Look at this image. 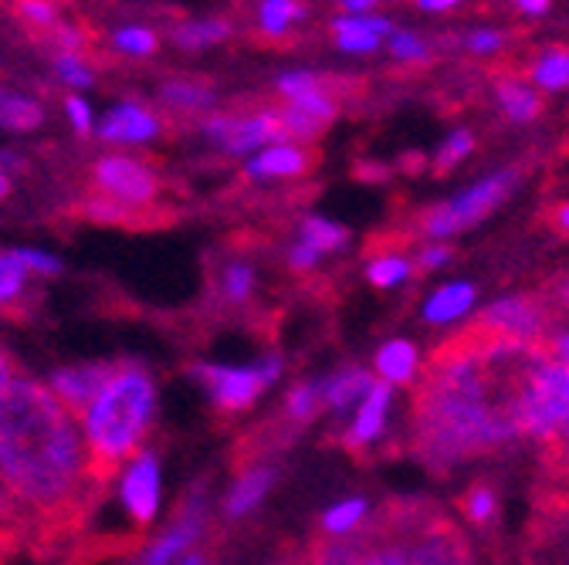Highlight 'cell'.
<instances>
[{
  "label": "cell",
  "instance_id": "cell-53",
  "mask_svg": "<svg viewBox=\"0 0 569 565\" xmlns=\"http://www.w3.org/2000/svg\"><path fill=\"white\" fill-rule=\"evenodd\" d=\"M516 4L526 11V14H542L549 8V0H516Z\"/></svg>",
  "mask_w": 569,
  "mask_h": 565
},
{
  "label": "cell",
  "instance_id": "cell-50",
  "mask_svg": "<svg viewBox=\"0 0 569 565\" xmlns=\"http://www.w3.org/2000/svg\"><path fill=\"white\" fill-rule=\"evenodd\" d=\"M18 518V508H14V502H11V494H8V487H4V481H0V522H14Z\"/></svg>",
  "mask_w": 569,
  "mask_h": 565
},
{
  "label": "cell",
  "instance_id": "cell-39",
  "mask_svg": "<svg viewBox=\"0 0 569 565\" xmlns=\"http://www.w3.org/2000/svg\"><path fill=\"white\" fill-rule=\"evenodd\" d=\"M11 251L31 271V278H51V274L61 271V261L54 254H48V251H38V248H11Z\"/></svg>",
  "mask_w": 569,
  "mask_h": 565
},
{
  "label": "cell",
  "instance_id": "cell-42",
  "mask_svg": "<svg viewBox=\"0 0 569 565\" xmlns=\"http://www.w3.org/2000/svg\"><path fill=\"white\" fill-rule=\"evenodd\" d=\"M51 44H54V51H79V54H86V31L79 24L61 21L51 31Z\"/></svg>",
  "mask_w": 569,
  "mask_h": 565
},
{
  "label": "cell",
  "instance_id": "cell-55",
  "mask_svg": "<svg viewBox=\"0 0 569 565\" xmlns=\"http://www.w3.org/2000/svg\"><path fill=\"white\" fill-rule=\"evenodd\" d=\"M556 228H559L562 234H569V203H562V206L556 210Z\"/></svg>",
  "mask_w": 569,
  "mask_h": 565
},
{
  "label": "cell",
  "instance_id": "cell-34",
  "mask_svg": "<svg viewBox=\"0 0 569 565\" xmlns=\"http://www.w3.org/2000/svg\"><path fill=\"white\" fill-rule=\"evenodd\" d=\"M14 14L31 31H54L61 24V4L58 0H14Z\"/></svg>",
  "mask_w": 569,
  "mask_h": 565
},
{
  "label": "cell",
  "instance_id": "cell-5",
  "mask_svg": "<svg viewBox=\"0 0 569 565\" xmlns=\"http://www.w3.org/2000/svg\"><path fill=\"white\" fill-rule=\"evenodd\" d=\"M92 193L116 203L126 214H139V210H150L160 193L163 180L160 173L132 153H106L92 163Z\"/></svg>",
  "mask_w": 569,
  "mask_h": 565
},
{
  "label": "cell",
  "instance_id": "cell-47",
  "mask_svg": "<svg viewBox=\"0 0 569 565\" xmlns=\"http://www.w3.org/2000/svg\"><path fill=\"white\" fill-rule=\"evenodd\" d=\"M498 44H502V34H498V31H475L468 38V48L475 54H491V51H498Z\"/></svg>",
  "mask_w": 569,
  "mask_h": 565
},
{
  "label": "cell",
  "instance_id": "cell-16",
  "mask_svg": "<svg viewBox=\"0 0 569 565\" xmlns=\"http://www.w3.org/2000/svg\"><path fill=\"white\" fill-rule=\"evenodd\" d=\"M274 467H268V464H254V467H244L238 477H234V484H231V491H228V498H224V515L228 518H244V515H251L264 498H268V491H271V484H274Z\"/></svg>",
  "mask_w": 569,
  "mask_h": 565
},
{
  "label": "cell",
  "instance_id": "cell-27",
  "mask_svg": "<svg viewBox=\"0 0 569 565\" xmlns=\"http://www.w3.org/2000/svg\"><path fill=\"white\" fill-rule=\"evenodd\" d=\"M31 271L14 258V251H0V309H11L28 299Z\"/></svg>",
  "mask_w": 569,
  "mask_h": 565
},
{
  "label": "cell",
  "instance_id": "cell-29",
  "mask_svg": "<svg viewBox=\"0 0 569 565\" xmlns=\"http://www.w3.org/2000/svg\"><path fill=\"white\" fill-rule=\"evenodd\" d=\"M377 370L383 383H407L417 370V349L410 342H387L377 356Z\"/></svg>",
  "mask_w": 569,
  "mask_h": 565
},
{
  "label": "cell",
  "instance_id": "cell-32",
  "mask_svg": "<svg viewBox=\"0 0 569 565\" xmlns=\"http://www.w3.org/2000/svg\"><path fill=\"white\" fill-rule=\"evenodd\" d=\"M322 406H326L322 383H299L289 390V396H284V413H289L292 423H309Z\"/></svg>",
  "mask_w": 569,
  "mask_h": 565
},
{
  "label": "cell",
  "instance_id": "cell-1",
  "mask_svg": "<svg viewBox=\"0 0 569 565\" xmlns=\"http://www.w3.org/2000/svg\"><path fill=\"white\" fill-rule=\"evenodd\" d=\"M536 356V345L481 332L441 349L417 396L420 457L435 467H448L509 444L519 434L516 386Z\"/></svg>",
  "mask_w": 569,
  "mask_h": 565
},
{
  "label": "cell",
  "instance_id": "cell-38",
  "mask_svg": "<svg viewBox=\"0 0 569 565\" xmlns=\"http://www.w3.org/2000/svg\"><path fill=\"white\" fill-rule=\"evenodd\" d=\"M64 119H68V125L76 129L79 135H92L96 125H99V119H96L89 99H86V95H76V92H71V95L64 99Z\"/></svg>",
  "mask_w": 569,
  "mask_h": 565
},
{
  "label": "cell",
  "instance_id": "cell-10",
  "mask_svg": "<svg viewBox=\"0 0 569 565\" xmlns=\"http://www.w3.org/2000/svg\"><path fill=\"white\" fill-rule=\"evenodd\" d=\"M207 491L203 487H193L187 494V502L177 515V522L170 528H163L160 538H153V545L142 552L139 565H177L183 555L193 552L197 538L203 535L207 528Z\"/></svg>",
  "mask_w": 569,
  "mask_h": 565
},
{
  "label": "cell",
  "instance_id": "cell-33",
  "mask_svg": "<svg viewBox=\"0 0 569 565\" xmlns=\"http://www.w3.org/2000/svg\"><path fill=\"white\" fill-rule=\"evenodd\" d=\"M221 295L231 305H244L254 295V268L244 261H231L221 271Z\"/></svg>",
  "mask_w": 569,
  "mask_h": 565
},
{
  "label": "cell",
  "instance_id": "cell-35",
  "mask_svg": "<svg viewBox=\"0 0 569 565\" xmlns=\"http://www.w3.org/2000/svg\"><path fill=\"white\" fill-rule=\"evenodd\" d=\"M532 82L546 92L569 89V54L566 51H549L546 58L536 61L532 68Z\"/></svg>",
  "mask_w": 569,
  "mask_h": 565
},
{
  "label": "cell",
  "instance_id": "cell-41",
  "mask_svg": "<svg viewBox=\"0 0 569 565\" xmlns=\"http://www.w3.org/2000/svg\"><path fill=\"white\" fill-rule=\"evenodd\" d=\"M82 214H86L89 221H99V224H126V221H129L126 210H119L116 203H109V200H102V196H96V193L82 203Z\"/></svg>",
  "mask_w": 569,
  "mask_h": 565
},
{
  "label": "cell",
  "instance_id": "cell-43",
  "mask_svg": "<svg viewBox=\"0 0 569 565\" xmlns=\"http://www.w3.org/2000/svg\"><path fill=\"white\" fill-rule=\"evenodd\" d=\"M465 512L471 522H488L495 515V494L488 487H475L465 498Z\"/></svg>",
  "mask_w": 569,
  "mask_h": 565
},
{
  "label": "cell",
  "instance_id": "cell-37",
  "mask_svg": "<svg viewBox=\"0 0 569 565\" xmlns=\"http://www.w3.org/2000/svg\"><path fill=\"white\" fill-rule=\"evenodd\" d=\"M370 281L377 289H397L400 281H407L410 274V261L407 258H397V254H387V258H377L370 261Z\"/></svg>",
  "mask_w": 569,
  "mask_h": 565
},
{
  "label": "cell",
  "instance_id": "cell-4",
  "mask_svg": "<svg viewBox=\"0 0 569 565\" xmlns=\"http://www.w3.org/2000/svg\"><path fill=\"white\" fill-rule=\"evenodd\" d=\"M516 423L519 434L542 441L569 431V363L539 352L526 366L516 386Z\"/></svg>",
  "mask_w": 569,
  "mask_h": 565
},
{
  "label": "cell",
  "instance_id": "cell-23",
  "mask_svg": "<svg viewBox=\"0 0 569 565\" xmlns=\"http://www.w3.org/2000/svg\"><path fill=\"white\" fill-rule=\"evenodd\" d=\"M370 390H373V380H370L363 370H339L336 376H329V380L322 383V400H326L336 413H342V410H349L352 403L367 400Z\"/></svg>",
  "mask_w": 569,
  "mask_h": 565
},
{
  "label": "cell",
  "instance_id": "cell-14",
  "mask_svg": "<svg viewBox=\"0 0 569 565\" xmlns=\"http://www.w3.org/2000/svg\"><path fill=\"white\" fill-rule=\"evenodd\" d=\"M278 95L284 99V105H292V109L319 119L322 125L332 122V115H336V102L326 92L322 79H316L309 72H284L278 79Z\"/></svg>",
  "mask_w": 569,
  "mask_h": 565
},
{
  "label": "cell",
  "instance_id": "cell-11",
  "mask_svg": "<svg viewBox=\"0 0 569 565\" xmlns=\"http://www.w3.org/2000/svg\"><path fill=\"white\" fill-rule=\"evenodd\" d=\"M160 132H163V119L150 105L132 102V99L116 102L106 115H99V125H96V135L109 147H119V153L153 143Z\"/></svg>",
  "mask_w": 569,
  "mask_h": 565
},
{
  "label": "cell",
  "instance_id": "cell-40",
  "mask_svg": "<svg viewBox=\"0 0 569 565\" xmlns=\"http://www.w3.org/2000/svg\"><path fill=\"white\" fill-rule=\"evenodd\" d=\"M471 147H475V139H471V132L468 129H458V132H451L448 139H445V147H441V153H438V170L445 173V170H451L461 157H468L471 153Z\"/></svg>",
  "mask_w": 569,
  "mask_h": 565
},
{
  "label": "cell",
  "instance_id": "cell-26",
  "mask_svg": "<svg viewBox=\"0 0 569 565\" xmlns=\"http://www.w3.org/2000/svg\"><path fill=\"white\" fill-rule=\"evenodd\" d=\"M109 48H112V54L129 58V61L153 58L160 48V34L150 24H122L109 34Z\"/></svg>",
  "mask_w": 569,
  "mask_h": 565
},
{
  "label": "cell",
  "instance_id": "cell-21",
  "mask_svg": "<svg viewBox=\"0 0 569 565\" xmlns=\"http://www.w3.org/2000/svg\"><path fill=\"white\" fill-rule=\"evenodd\" d=\"M160 102L170 112L197 115V112H207L213 105V89L207 82H197V79H173L160 89Z\"/></svg>",
  "mask_w": 569,
  "mask_h": 565
},
{
  "label": "cell",
  "instance_id": "cell-12",
  "mask_svg": "<svg viewBox=\"0 0 569 565\" xmlns=\"http://www.w3.org/2000/svg\"><path fill=\"white\" fill-rule=\"evenodd\" d=\"M546 329V312L532 299H502L491 309L478 315L475 332L491 335V339H509V342H526L532 345Z\"/></svg>",
  "mask_w": 569,
  "mask_h": 565
},
{
  "label": "cell",
  "instance_id": "cell-58",
  "mask_svg": "<svg viewBox=\"0 0 569 565\" xmlns=\"http://www.w3.org/2000/svg\"><path fill=\"white\" fill-rule=\"evenodd\" d=\"M562 302H566V305H569V285H566V289H562Z\"/></svg>",
  "mask_w": 569,
  "mask_h": 565
},
{
  "label": "cell",
  "instance_id": "cell-46",
  "mask_svg": "<svg viewBox=\"0 0 569 565\" xmlns=\"http://www.w3.org/2000/svg\"><path fill=\"white\" fill-rule=\"evenodd\" d=\"M319 258H322V254H319V251H312V248H309V244H302V241H299V244H292V251H289V264H292L296 271H312V268L319 264Z\"/></svg>",
  "mask_w": 569,
  "mask_h": 565
},
{
  "label": "cell",
  "instance_id": "cell-15",
  "mask_svg": "<svg viewBox=\"0 0 569 565\" xmlns=\"http://www.w3.org/2000/svg\"><path fill=\"white\" fill-rule=\"evenodd\" d=\"M312 167V153L296 147V143H274L261 153H254V160H248V176L251 180H289V176H302Z\"/></svg>",
  "mask_w": 569,
  "mask_h": 565
},
{
  "label": "cell",
  "instance_id": "cell-54",
  "mask_svg": "<svg viewBox=\"0 0 569 565\" xmlns=\"http://www.w3.org/2000/svg\"><path fill=\"white\" fill-rule=\"evenodd\" d=\"M377 0H342V8L346 11H352V14H360V11H367V8H373Z\"/></svg>",
  "mask_w": 569,
  "mask_h": 565
},
{
  "label": "cell",
  "instance_id": "cell-3",
  "mask_svg": "<svg viewBox=\"0 0 569 565\" xmlns=\"http://www.w3.org/2000/svg\"><path fill=\"white\" fill-rule=\"evenodd\" d=\"M157 380L147 370L136 363L112 366L106 386L79 413L82 441L99 481L116 474L139 451H147V437L157 420Z\"/></svg>",
  "mask_w": 569,
  "mask_h": 565
},
{
  "label": "cell",
  "instance_id": "cell-45",
  "mask_svg": "<svg viewBox=\"0 0 569 565\" xmlns=\"http://www.w3.org/2000/svg\"><path fill=\"white\" fill-rule=\"evenodd\" d=\"M546 444H549V464H552L556 471L569 474V431L556 434V437L546 441Z\"/></svg>",
  "mask_w": 569,
  "mask_h": 565
},
{
  "label": "cell",
  "instance_id": "cell-8",
  "mask_svg": "<svg viewBox=\"0 0 569 565\" xmlns=\"http://www.w3.org/2000/svg\"><path fill=\"white\" fill-rule=\"evenodd\" d=\"M116 498L136 528H147L163 505V471L153 451H139L116 471Z\"/></svg>",
  "mask_w": 569,
  "mask_h": 565
},
{
  "label": "cell",
  "instance_id": "cell-17",
  "mask_svg": "<svg viewBox=\"0 0 569 565\" xmlns=\"http://www.w3.org/2000/svg\"><path fill=\"white\" fill-rule=\"evenodd\" d=\"M390 383H373V390H370V396L363 400V406H360V413H356V420H352V427H349V434H346V447L352 451H360V447H367L370 441H377L380 434H383V423H387V413H390Z\"/></svg>",
  "mask_w": 569,
  "mask_h": 565
},
{
  "label": "cell",
  "instance_id": "cell-56",
  "mask_svg": "<svg viewBox=\"0 0 569 565\" xmlns=\"http://www.w3.org/2000/svg\"><path fill=\"white\" fill-rule=\"evenodd\" d=\"M11 183H14L11 173H8L4 167H0V200H8V196H11Z\"/></svg>",
  "mask_w": 569,
  "mask_h": 565
},
{
  "label": "cell",
  "instance_id": "cell-22",
  "mask_svg": "<svg viewBox=\"0 0 569 565\" xmlns=\"http://www.w3.org/2000/svg\"><path fill=\"white\" fill-rule=\"evenodd\" d=\"M173 44L180 51H203L210 44H221L231 38V21L224 18H193V21H180L173 28Z\"/></svg>",
  "mask_w": 569,
  "mask_h": 565
},
{
  "label": "cell",
  "instance_id": "cell-59",
  "mask_svg": "<svg viewBox=\"0 0 569 565\" xmlns=\"http://www.w3.org/2000/svg\"><path fill=\"white\" fill-rule=\"evenodd\" d=\"M0 525H4V522H0ZM0 545H4V528H0Z\"/></svg>",
  "mask_w": 569,
  "mask_h": 565
},
{
  "label": "cell",
  "instance_id": "cell-48",
  "mask_svg": "<svg viewBox=\"0 0 569 565\" xmlns=\"http://www.w3.org/2000/svg\"><path fill=\"white\" fill-rule=\"evenodd\" d=\"M451 261V248H445V244H435V248H427L423 254H420V268L423 271H435V268H441V264H448Z\"/></svg>",
  "mask_w": 569,
  "mask_h": 565
},
{
  "label": "cell",
  "instance_id": "cell-57",
  "mask_svg": "<svg viewBox=\"0 0 569 565\" xmlns=\"http://www.w3.org/2000/svg\"><path fill=\"white\" fill-rule=\"evenodd\" d=\"M177 565H203V555H200V552H190V555H183Z\"/></svg>",
  "mask_w": 569,
  "mask_h": 565
},
{
  "label": "cell",
  "instance_id": "cell-28",
  "mask_svg": "<svg viewBox=\"0 0 569 565\" xmlns=\"http://www.w3.org/2000/svg\"><path fill=\"white\" fill-rule=\"evenodd\" d=\"M51 68H54V79H58L64 89L76 92V95H82V92L92 89V82H96V72H92L89 58L79 54V51H58L54 61H51Z\"/></svg>",
  "mask_w": 569,
  "mask_h": 565
},
{
  "label": "cell",
  "instance_id": "cell-2",
  "mask_svg": "<svg viewBox=\"0 0 569 565\" xmlns=\"http://www.w3.org/2000/svg\"><path fill=\"white\" fill-rule=\"evenodd\" d=\"M0 481L18 515L61 522L79 512L92 484H99L79 416L48 383L18 376L0 396Z\"/></svg>",
  "mask_w": 569,
  "mask_h": 565
},
{
  "label": "cell",
  "instance_id": "cell-31",
  "mask_svg": "<svg viewBox=\"0 0 569 565\" xmlns=\"http://www.w3.org/2000/svg\"><path fill=\"white\" fill-rule=\"evenodd\" d=\"M299 241L309 244L312 251L319 254H329V251H339L346 244V231L326 218H306L302 228H299Z\"/></svg>",
  "mask_w": 569,
  "mask_h": 565
},
{
  "label": "cell",
  "instance_id": "cell-18",
  "mask_svg": "<svg viewBox=\"0 0 569 565\" xmlns=\"http://www.w3.org/2000/svg\"><path fill=\"white\" fill-rule=\"evenodd\" d=\"M397 28L383 18H360V14H349V18H339L332 21V34H336V44L342 51H356V54H367L380 44L383 34H393Z\"/></svg>",
  "mask_w": 569,
  "mask_h": 565
},
{
  "label": "cell",
  "instance_id": "cell-36",
  "mask_svg": "<svg viewBox=\"0 0 569 565\" xmlns=\"http://www.w3.org/2000/svg\"><path fill=\"white\" fill-rule=\"evenodd\" d=\"M367 518V502L363 498H349V502H339L332 505L326 515H322V532L326 535H349L356 525Z\"/></svg>",
  "mask_w": 569,
  "mask_h": 565
},
{
  "label": "cell",
  "instance_id": "cell-30",
  "mask_svg": "<svg viewBox=\"0 0 569 565\" xmlns=\"http://www.w3.org/2000/svg\"><path fill=\"white\" fill-rule=\"evenodd\" d=\"M498 102H502V109H506V115H509L512 122H532V119L539 115V109H542L539 95H536L529 85L516 82V79H509V82L498 85Z\"/></svg>",
  "mask_w": 569,
  "mask_h": 565
},
{
  "label": "cell",
  "instance_id": "cell-51",
  "mask_svg": "<svg viewBox=\"0 0 569 565\" xmlns=\"http://www.w3.org/2000/svg\"><path fill=\"white\" fill-rule=\"evenodd\" d=\"M458 4L461 0H417V8H423V11H451Z\"/></svg>",
  "mask_w": 569,
  "mask_h": 565
},
{
  "label": "cell",
  "instance_id": "cell-7",
  "mask_svg": "<svg viewBox=\"0 0 569 565\" xmlns=\"http://www.w3.org/2000/svg\"><path fill=\"white\" fill-rule=\"evenodd\" d=\"M512 186H516V173L512 170L495 173V176L475 183L471 190H465L461 196H455L451 203L431 210V214H427V221H423V231L431 234V238H438V241L441 238H451V234L478 224L481 218H488L491 210L512 193Z\"/></svg>",
  "mask_w": 569,
  "mask_h": 565
},
{
  "label": "cell",
  "instance_id": "cell-9",
  "mask_svg": "<svg viewBox=\"0 0 569 565\" xmlns=\"http://www.w3.org/2000/svg\"><path fill=\"white\" fill-rule=\"evenodd\" d=\"M203 135L231 157L261 153L274 143H284L278 112H248V115H207Z\"/></svg>",
  "mask_w": 569,
  "mask_h": 565
},
{
  "label": "cell",
  "instance_id": "cell-25",
  "mask_svg": "<svg viewBox=\"0 0 569 565\" xmlns=\"http://www.w3.org/2000/svg\"><path fill=\"white\" fill-rule=\"evenodd\" d=\"M471 305H475V289L465 285V281H455V285H445L441 292L431 295V302L423 305V319L427 322H455Z\"/></svg>",
  "mask_w": 569,
  "mask_h": 565
},
{
  "label": "cell",
  "instance_id": "cell-19",
  "mask_svg": "<svg viewBox=\"0 0 569 565\" xmlns=\"http://www.w3.org/2000/svg\"><path fill=\"white\" fill-rule=\"evenodd\" d=\"M532 565H569V508L549 512L532 538Z\"/></svg>",
  "mask_w": 569,
  "mask_h": 565
},
{
  "label": "cell",
  "instance_id": "cell-49",
  "mask_svg": "<svg viewBox=\"0 0 569 565\" xmlns=\"http://www.w3.org/2000/svg\"><path fill=\"white\" fill-rule=\"evenodd\" d=\"M18 380V370H14V363H11V356L4 349H0V396H4L8 390H11V383Z\"/></svg>",
  "mask_w": 569,
  "mask_h": 565
},
{
  "label": "cell",
  "instance_id": "cell-20",
  "mask_svg": "<svg viewBox=\"0 0 569 565\" xmlns=\"http://www.w3.org/2000/svg\"><path fill=\"white\" fill-rule=\"evenodd\" d=\"M41 125H44V105L34 95L18 92L11 85H0V129L34 132Z\"/></svg>",
  "mask_w": 569,
  "mask_h": 565
},
{
  "label": "cell",
  "instance_id": "cell-44",
  "mask_svg": "<svg viewBox=\"0 0 569 565\" xmlns=\"http://www.w3.org/2000/svg\"><path fill=\"white\" fill-rule=\"evenodd\" d=\"M390 51H393L397 58H407V61H420V58H427L423 44H420L413 34H407V31H393V34H390Z\"/></svg>",
  "mask_w": 569,
  "mask_h": 565
},
{
  "label": "cell",
  "instance_id": "cell-52",
  "mask_svg": "<svg viewBox=\"0 0 569 565\" xmlns=\"http://www.w3.org/2000/svg\"><path fill=\"white\" fill-rule=\"evenodd\" d=\"M552 360L569 363V332H566V335H559V339L552 342Z\"/></svg>",
  "mask_w": 569,
  "mask_h": 565
},
{
  "label": "cell",
  "instance_id": "cell-24",
  "mask_svg": "<svg viewBox=\"0 0 569 565\" xmlns=\"http://www.w3.org/2000/svg\"><path fill=\"white\" fill-rule=\"evenodd\" d=\"M306 8L299 0H258V11H254V24L264 38H284L296 21H302Z\"/></svg>",
  "mask_w": 569,
  "mask_h": 565
},
{
  "label": "cell",
  "instance_id": "cell-13",
  "mask_svg": "<svg viewBox=\"0 0 569 565\" xmlns=\"http://www.w3.org/2000/svg\"><path fill=\"white\" fill-rule=\"evenodd\" d=\"M109 373H112V363H71V366H61L51 373L48 390L79 416L96 400V393L106 386Z\"/></svg>",
  "mask_w": 569,
  "mask_h": 565
},
{
  "label": "cell",
  "instance_id": "cell-6",
  "mask_svg": "<svg viewBox=\"0 0 569 565\" xmlns=\"http://www.w3.org/2000/svg\"><path fill=\"white\" fill-rule=\"evenodd\" d=\"M193 373L207 386L213 406L228 410V413H241V410H248L281 376V360L278 356H268V360L251 363V366L200 363Z\"/></svg>",
  "mask_w": 569,
  "mask_h": 565
}]
</instances>
